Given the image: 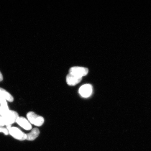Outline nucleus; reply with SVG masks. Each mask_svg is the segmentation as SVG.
I'll return each mask as SVG.
<instances>
[{
  "label": "nucleus",
  "mask_w": 151,
  "mask_h": 151,
  "mask_svg": "<svg viewBox=\"0 0 151 151\" xmlns=\"http://www.w3.org/2000/svg\"><path fill=\"white\" fill-rule=\"evenodd\" d=\"M1 116L4 119L6 127L11 126L13 124L16 122L17 120L19 117L17 112L9 110L7 111Z\"/></svg>",
  "instance_id": "f257e3e1"
},
{
  "label": "nucleus",
  "mask_w": 151,
  "mask_h": 151,
  "mask_svg": "<svg viewBox=\"0 0 151 151\" xmlns=\"http://www.w3.org/2000/svg\"><path fill=\"white\" fill-rule=\"evenodd\" d=\"M27 117L30 123L36 126H41L44 122V119L43 117L36 114L33 112H28Z\"/></svg>",
  "instance_id": "f03ea898"
},
{
  "label": "nucleus",
  "mask_w": 151,
  "mask_h": 151,
  "mask_svg": "<svg viewBox=\"0 0 151 151\" xmlns=\"http://www.w3.org/2000/svg\"><path fill=\"white\" fill-rule=\"evenodd\" d=\"M69 72V74L80 78H82L83 77L86 76L88 74V70L86 68L74 67L70 69Z\"/></svg>",
  "instance_id": "7ed1b4c3"
},
{
  "label": "nucleus",
  "mask_w": 151,
  "mask_h": 151,
  "mask_svg": "<svg viewBox=\"0 0 151 151\" xmlns=\"http://www.w3.org/2000/svg\"><path fill=\"white\" fill-rule=\"evenodd\" d=\"M9 133L14 138L18 140L23 141L26 139V134L18 128L11 127L9 130Z\"/></svg>",
  "instance_id": "20e7f679"
},
{
  "label": "nucleus",
  "mask_w": 151,
  "mask_h": 151,
  "mask_svg": "<svg viewBox=\"0 0 151 151\" xmlns=\"http://www.w3.org/2000/svg\"><path fill=\"white\" fill-rule=\"evenodd\" d=\"M92 87L91 85L86 84L81 86L79 92L80 95L84 98L89 97L92 92Z\"/></svg>",
  "instance_id": "39448f33"
},
{
  "label": "nucleus",
  "mask_w": 151,
  "mask_h": 151,
  "mask_svg": "<svg viewBox=\"0 0 151 151\" xmlns=\"http://www.w3.org/2000/svg\"><path fill=\"white\" fill-rule=\"evenodd\" d=\"M16 122L26 130L28 131L32 129V126L31 124L26 119L23 117L19 116Z\"/></svg>",
  "instance_id": "423d86ee"
},
{
  "label": "nucleus",
  "mask_w": 151,
  "mask_h": 151,
  "mask_svg": "<svg viewBox=\"0 0 151 151\" xmlns=\"http://www.w3.org/2000/svg\"><path fill=\"white\" fill-rule=\"evenodd\" d=\"M82 78L75 76L69 73L66 77V82L69 86H75L80 83L82 80Z\"/></svg>",
  "instance_id": "0eeeda50"
},
{
  "label": "nucleus",
  "mask_w": 151,
  "mask_h": 151,
  "mask_svg": "<svg viewBox=\"0 0 151 151\" xmlns=\"http://www.w3.org/2000/svg\"><path fill=\"white\" fill-rule=\"evenodd\" d=\"M40 132L37 128H35L30 133L26 134V139L28 141H33L39 136Z\"/></svg>",
  "instance_id": "6e6552de"
},
{
  "label": "nucleus",
  "mask_w": 151,
  "mask_h": 151,
  "mask_svg": "<svg viewBox=\"0 0 151 151\" xmlns=\"http://www.w3.org/2000/svg\"><path fill=\"white\" fill-rule=\"evenodd\" d=\"M0 97L10 102H12L14 100V97L9 92L1 88H0Z\"/></svg>",
  "instance_id": "1a4fd4ad"
},
{
  "label": "nucleus",
  "mask_w": 151,
  "mask_h": 151,
  "mask_svg": "<svg viewBox=\"0 0 151 151\" xmlns=\"http://www.w3.org/2000/svg\"><path fill=\"white\" fill-rule=\"evenodd\" d=\"M3 133L5 135H8L9 133V131L6 128L3 127V126H0V133Z\"/></svg>",
  "instance_id": "9d476101"
},
{
  "label": "nucleus",
  "mask_w": 151,
  "mask_h": 151,
  "mask_svg": "<svg viewBox=\"0 0 151 151\" xmlns=\"http://www.w3.org/2000/svg\"><path fill=\"white\" fill-rule=\"evenodd\" d=\"M6 125V122L2 116H0V126H4Z\"/></svg>",
  "instance_id": "9b49d317"
},
{
  "label": "nucleus",
  "mask_w": 151,
  "mask_h": 151,
  "mask_svg": "<svg viewBox=\"0 0 151 151\" xmlns=\"http://www.w3.org/2000/svg\"><path fill=\"white\" fill-rule=\"evenodd\" d=\"M3 80V76L2 74H1V73L0 72V82L2 81Z\"/></svg>",
  "instance_id": "f8f14e48"
},
{
  "label": "nucleus",
  "mask_w": 151,
  "mask_h": 151,
  "mask_svg": "<svg viewBox=\"0 0 151 151\" xmlns=\"http://www.w3.org/2000/svg\"><path fill=\"white\" fill-rule=\"evenodd\" d=\"M1 107H0V115H1Z\"/></svg>",
  "instance_id": "ddd939ff"
}]
</instances>
